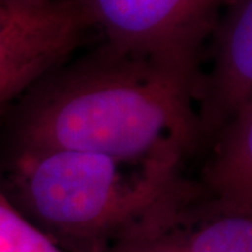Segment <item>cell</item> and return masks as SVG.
<instances>
[{
    "instance_id": "6da1fadb",
    "label": "cell",
    "mask_w": 252,
    "mask_h": 252,
    "mask_svg": "<svg viewBox=\"0 0 252 252\" xmlns=\"http://www.w3.org/2000/svg\"><path fill=\"white\" fill-rule=\"evenodd\" d=\"M200 73L104 44L18 95L9 150L69 149L181 168L203 143L195 105Z\"/></svg>"
},
{
    "instance_id": "7a4b0ae2",
    "label": "cell",
    "mask_w": 252,
    "mask_h": 252,
    "mask_svg": "<svg viewBox=\"0 0 252 252\" xmlns=\"http://www.w3.org/2000/svg\"><path fill=\"white\" fill-rule=\"evenodd\" d=\"M0 190L66 252L153 234L189 188L181 168L69 149L9 150Z\"/></svg>"
},
{
    "instance_id": "3957f363",
    "label": "cell",
    "mask_w": 252,
    "mask_h": 252,
    "mask_svg": "<svg viewBox=\"0 0 252 252\" xmlns=\"http://www.w3.org/2000/svg\"><path fill=\"white\" fill-rule=\"evenodd\" d=\"M118 52L200 66L217 18L235 0H72Z\"/></svg>"
},
{
    "instance_id": "277c9868",
    "label": "cell",
    "mask_w": 252,
    "mask_h": 252,
    "mask_svg": "<svg viewBox=\"0 0 252 252\" xmlns=\"http://www.w3.org/2000/svg\"><path fill=\"white\" fill-rule=\"evenodd\" d=\"M87 28L72 0L35 7L0 1V86L18 97L66 62Z\"/></svg>"
},
{
    "instance_id": "5b68a950",
    "label": "cell",
    "mask_w": 252,
    "mask_h": 252,
    "mask_svg": "<svg viewBox=\"0 0 252 252\" xmlns=\"http://www.w3.org/2000/svg\"><path fill=\"white\" fill-rule=\"evenodd\" d=\"M209 38L213 63L200 73L195 95L203 142L252 105V0L225 7Z\"/></svg>"
},
{
    "instance_id": "8992f818",
    "label": "cell",
    "mask_w": 252,
    "mask_h": 252,
    "mask_svg": "<svg viewBox=\"0 0 252 252\" xmlns=\"http://www.w3.org/2000/svg\"><path fill=\"white\" fill-rule=\"evenodd\" d=\"M184 252H252V212L227 206L192 181L156 234Z\"/></svg>"
},
{
    "instance_id": "52a82bcc",
    "label": "cell",
    "mask_w": 252,
    "mask_h": 252,
    "mask_svg": "<svg viewBox=\"0 0 252 252\" xmlns=\"http://www.w3.org/2000/svg\"><path fill=\"white\" fill-rule=\"evenodd\" d=\"M213 142L199 185L227 206L252 212V105L225 126Z\"/></svg>"
},
{
    "instance_id": "ba28073f",
    "label": "cell",
    "mask_w": 252,
    "mask_h": 252,
    "mask_svg": "<svg viewBox=\"0 0 252 252\" xmlns=\"http://www.w3.org/2000/svg\"><path fill=\"white\" fill-rule=\"evenodd\" d=\"M0 252H66L0 190Z\"/></svg>"
},
{
    "instance_id": "9c48e42d",
    "label": "cell",
    "mask_w": 252,
    "mask_h": 252,
    "mask_svg": "<svg viewBox=\"0 0 252 252\" xmlns=\"http://www.w3.org/2000/svg\"><path fill=\"white\" fill-rule=\"evenodd\" d=\"M99 252H184L158 235H140L122 240Z\"/></svg>"
},
{
    "instance_id": "30bf717a",
    "label": "cell",
    "mask_w": 252,
    "mask_h": 252,
    "mask_svg": "<svg viewBox=\"0 0 252 252\" xmlns=\"http://www.w3.org/2000/svg\"><path fill=\"white\" fill-rule=\"evenodd\" d=\"M10 4H17V6H27V7H35V6H45L49 3H54L56 0H0Z\"/></svg>"
},
{
    "instance_id": "8fae6325",
    "label": "cell",
    "mask_w": 252,
    "mask_h": 252,
    "mask_svg": "<svg viewBox=\"0 0 252 252\" xmlns=\"http://www.w3.org/2000/svg\"><path fill=\"white\" fill-rule=\"evenodd\" d=\"M16 98H17V95L13 91L7 90V89L0 86V109L6 107L10 102H13Z\"/></svg>"
}]
</instances>
